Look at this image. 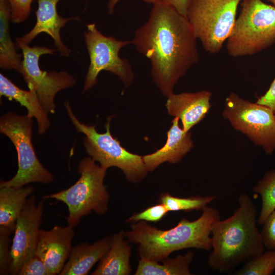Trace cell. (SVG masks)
<instances>
[{"mask_svg": "<svg viewBox=\"0 0 275 275\" xmlns=\"http://www.w3.org/2000/svg\"><path fill=\"white\" fill-rule=\"evenodd\" d=\"M197 38L186 16L162 0H157L147 21L131 41L148 58L153 82L168 97L174 87L199 60Z\"/></svg>", "mask_w": 275, "mask_h": 275, "instance_id": "cell-1", "label": "cell"}, {"mask_svg": "<svg viewBox=\"0 0 275 275\" xmlns=\"http://www.w3.org/2000/svg\"><path fill=\"white\" fill-rule=\"evenodd\" d=\"M243 1L191 0L186 18L206 51H220L232 31L238 6Z\"/></svg>", "mask_w": 275, "mask_h": 275, "instance_id": "cell-8", "label": "cell"}, {"mask_svg": "<svg viewBox=\"0 0 275 275\" xmlns=\"http://www.w3.org/2000/svg\"><path fill=\"white\" fill-rule=\"evenodd\" d=\"M223 117L268 154L275 151V114L269 107L251 102L232 92L226 98Z\"/></svg>", "mask_w": 275, "mask_h": 275, "instance_id": "cell-10", "label": "cell"}, {"mask_svg": "<svg viewBox=\"0 0 275 275\" xmlns=\"http://www.w3.org/2000/svg\"><path fill=\"white\" fill-rule=\"evenodd\" d=\"M11 8L9 0H0V67L21 73L22 60L13 42L9 30Z\"/></svg>", "mask_w": 275, "mask_h": 275, "instance_id": "cell-21", "label": "cell"}, {"mask_svg": "<svg viewBox=\"0 0 275 275\" xmlns=\"http://www.w3.org/2000/svg\"><path fill=\"white\" fill-rule=\"evenodd\" d=\"M215 199L214 195L182 198L173 196L169 193H164L160 196L158 201L165 205L169 212L180 210L189 211L202 210Z\"/></svg>", "mask_w": 275, "mask_h": 275, "instance_id": "cell-24", "label": "cell"}, {"mask_svg": "<svg viewBox=\"0 0 275 275\" xmlns=\"http://www.w3.org/2000/svg\"><path fill=\"white\" fill-rule=\"evenodd\" d=\"M275 270V250L263 252L246 262L236 275H270Z\"/></svg>", "mask_w": 275, "mask_h": 275, "instance_id": "cell-25", "label": "cell"}, {"mask_svg": "<svg viewBox=\"0 0 275 275\" xmlns=\"http://www.w3.org/2000/svg\"><path fill=\"white\" fill-rule=\"evenodd\" d=\"M275 42V7L262 0H244L227 39L231 57L251 56Z\"/></svg>", "mask_w": 275, "mask_h": 275, "instance_id": "cell-5", "label": "cell"}, {"mask_svg": "<svg viewBox=\"0 0 275 275\" xmlns=\"http://www.w3.org/2000/svg\"><path fill=\"white\" fill-rule=\"evenodd\" d=\"M174 7L177 11L186 17L187 9L191 0H162Z\"/></svg>", "mask_w": 275, "mask_h": 275, "instance_id": "cell-32", "label": "cell"}, {"mask_svg": "<svg viewBox=\"0 0 275 275\" xmlns=\"http://www.w3.org/2000/svg\"><path fill=\"white\" fill-rule=\"evenodd\" d=\"M238 204L232 215L216 221L211 230L212 251L207 263L219 272H229L264 252L253 200L243 194L239 197Z\"/></svg>", "mask_w": 275, "mask_h": 275, "instance_id": "cell-2", "label": "cell"}, {"mask_svg": "<svg viewBox=\"0 0 275 275\" xmlns=\"http://www.w3.org/2000/svg\"><path fill=\"white\" fill-rule=\"evenodd\" d=\"M120 0H108L107 9L109 14H113L116 5ZM148 3L154 4L157 0H141Z\"/></svg>", "mask_w": 275, "mask_h": 275, "instance_id": "cell-33", "label": "cell"}, {"mask_svg": "<svg viewBox=\"0 0 275 275\" xmlns=\"http://www.w3.org/2000/svg\"><path fill=\"white\" fill-rule=\"evenodd\" d=\"M121 230L112 236L109 249L100 260L92 275H128L131 272V247Z\"/></svg>", "mask_w": 275, "mask_h": 275, "instance_id": "cell-18", "label": "cell"}, {"mask_svg": "<svg viewBox=\"0 0 275 275\" xmlns=\"http://www.w3.org/2000/svg\"><path fill=\"white\" fill-rule=\"evenodd\" d=\"M32 118L7 113L0 119V132L13 143L17 154L18 170L7 181L1 180L0 187H21L34 182L47 184L53 180V175L38 159L32 144Z\"/></svg>", "mask_w": 275, "mask_h": 275, "instance_id": "cell-7", "label": "cell"}, {"mask_svg": "<svg viewBox=\"0 0 275 275\" xmlns=\"http://www.w3.org/2000/svg\"><path fill=\"white\" fill-rule=\"evenodd\" d=\"M219 219V211L206 206L195 221L182 219L176 226L167 230L141 221L131 225L125 236L129 242L138 244L140 258L160 262L176 251L189 248L211 250V230Z\"/></svg>", "mask_w": 275, "mask_h": 275, "instance_id": "cell-3", "label": "cell"}, {"mask_svg": "<svg viewBox=\"0 0 275 275\" xmlns=\"http://www.w3.org/2000/svg\"><path fill=\"white\" fill-rule=\"evenodd\" d=\"M67 115L76 130L85 134L83 143L87 153L100 166L105 169L117 167L121 169L127 180L136 183L144 179L148 172L143 156L131 153L122 146L117 138L110 132V121L107 118L105 125L106 131L99 133L95 126L81 123L74 114L68 101L64 103Z\"/></svg>", "mask_w": 275, "mask_h": 275, "instance_id": "cell-6", "label": "cell"}, {"mask_svg": "<svg viewBox=\"0 0 275 275\" xmlns=\"http://www.w3.org/2000/svg\"><path fill=\"white\" fill-rule=\"evenodd\" d=\"M211 93L207 90L197 92L172 93L167 98L166 107L169 114L178 118L186 132L205 117L210 107Z\"/></svg>", "mask_w": 275, "mask_h": 275, "instance_id": "cell-15", "label": "cell"}, {"mask_svg": "<svg viewBox=\"0 0 275 275\" xmlns=\"http://www.w3.org/2000/svg\"><path fill=\"white\" fill-rule=\"evenodd\" d=\"M60 0H37L38 8L36 11L37 21L33 28L23 36L16 38V43L29 45L39 34L45 33L53 40L57 50L62 56L67 57L71 52L63 42L61 29L69 21H80L78 17L64 18L57 12V5Z\"/></svg>", "mask_w": 275, "mask_h": 275, "instance_id": "cell-14", "label": "cell"}, {"mask_svg": "<svg viewBox=\"0 0 275 275\" xmlns=\"http://www.w3.org/2000/svg\"><path fill=\"white\" fill-rule=\"evenodd\" d=\"M168 131L167 140L164 145L156 152L143 156L148 172L153 171L164 162L176 163L180 162L194 146L191 133L179 125V119L174 118Z\"/></svg>", "mask_w": 275, "mask_h": 275, "instance_id": "cell-16", "label": "cell"}, {"mask_svg": "<svg viewBox=\"0 0 275 275\" xmlns=\"http://www.w3.org/2000/svg\"><path fill=\"white\" fill-rule=\"evenodd\" d=\"M87 29L84 37L90 65L82 93L96 84L98 75L103 70L118 76L125 87L129 86L134 79V73L129 60L121 58L119 52L123 47L131 44V41L106 36L98 31L94 23L87 24Z\"/></svg>", "mask_w": 275, "mask_h": 275, "instance_id": "cell-9", "label": "cell"}, {"mask_svg": "<svg viewBox=\"0 0 275 275\" xmlns=\"http://www.w3.org/2000/svg\"><path fill=\"white\" fill-rule=\"evenodd\" d=\"M256 103L270 108L275 114V79L267 91L258 99Z\"/></svg>", "mask_w": 275, "mask_h": 275, "instance_id": "cell-31", "label": "cell"}, {"mask_svg": "<svg viewBox=\"0 0 275 275\" xmlns=\"http://www.w3.org/2000/svg\"><path fill=\"white\" fill-rule=\"evenodd\" d=\"M269 1L272 2L274 4V5H275V0H269Z\"/></svg>", "mask_w": 275, "mask_h": 275, "instance_id": "cell-34", "label": "cell"}, {"mask_svg": "<svg viewBox=\"0 0 275 275\" xmlns=\"http://www.w3.org/2000/svg\"><path fill=\"white\" fill-rule=\"evenodd\" d=\"M73 227L56 226L50 230L40 229L36 254L43 261L51 275L62 271L72 249Z\"/></svg>", "mask_w": 275, "mask_h": 275, "instance_id": "cell-13", "label": "cell"}, {"mask_svg": "<svg viewBox=\"0 0 275 275\" xmlns=\"http://www.w3.org/2000/svg\"><path fill=\"white\" fill-rule=\"evenodd\" d=\"M260 233L264 247L275 250V209L264 223Z\"/></svg>", "mask_w": 275, "mask_h": 275, "instance_id": "cell-30", "label": "cell"}, {"mask_svg": "<svg viewBox=\"0 0 275 275\" xmlns=\"http://www.w3.org/2000/svg\"><path fill=\"white\" fill-rule=\"evenodd\" d=\"M18 275H51L43 261L35 254L23 263Z\"/></svg>", "mask_w": 275, "mask_h": 275, "instance_id": "cell-29", "label": "cell"}, {"mask_svg": "<svg viewBox=\"0 0 275 275\" xmlns=\"http://www.w3.org/2000/svg\"><path fill=\"white\" fill-rule=\"evenodd\" d=\"M34 190L31 185L0 187V227L14 232L17 219Z\"/></svg>", "mask_w": 275, "mask_h": 275, "instance_id": "cell-20", "label": "cell"}, {"mask_svg": "<svg viewBox=\"0 0 275 275\" xmlns=\"http://www.w3.org/2000/svg\"><path fill=\"white\" fill-rule=\"evenodd\" d=\"M44 200L36 202L34 195L27 199L18 216L12 241L10 274H18L23 263L36 254Z\"/></svg>", "mask_w": 275, "mask_h": 275, "instance_id": "cell-12", "label": "cell"}, {"mask_svg": "<svg viewBox=\"0 0 275 275\" xmlns=\"http://www.w3.org/2000/svg\"><path fill=\"white\" fill-rule=\"evenodd\" d=\"M0 95L1 97L5 96L10 100L16 101L26 108L27 115L35 118L37 122L39 134H43L50 127L48 114L42 106L35 90H22L1 73Z\"/></svg>", "mask_w": 275, "mask_h": 275, "instance_id": "cell-19", "label": "cell"}, {"mask_svg": "<svg viewBox=\"0 0 275 275\" xmlns=\"http://www.w3.org/2000/svg\"><path fill=\"white\" fill-rule=\"evenodd\" d=\"M112 236H106L92 243H81L72 248L68 261L60 275H86L107 252Z\"/></svg>", "mask_w": 275, "mask_h": 275, "instance_id": "cell-17", "label": "cell"}, {"mask_svg": "<svg viewBox=\"0 0 275 275\" xmlns=\"http://www.w3.org/2000/svg\"><path fill=\"white\" fill-rule=\"evenodd\" d=\"M33 0H9L11 8V21L19 23L25 20L31 11Z\"/></svg>", "mask_w": 275, "mask_h": 275, "instance_id": "cell-28", "label": "cell"}, {"mask_svg": "<svg viewBox=\"0 0 275 275\" xmlns=\"http://www.w3.org/2000/svg\"><path fill=\"white\" fill-rule=\"evenodd\" d=\"M12 232L0 227V274H10L12 241L10 235Z\"/></svg>", "mask_w": 275, "mask_h": 275, "instance_id": "cell-26", "label": "cell"}, {"mask_svg": "<svg viewBox=\"0 0 275 275\" xmlns=\"http://www.w3.org/2000/svg\"><path fill=\"white\" fill-rule=\"evenodd\" d=\"M262 199V206L258 223L263 225L270 214L275 209V170L266 172L253 189Z\"/></svg>", "mask_w": 275, "mask_h": 275, "instance_id": "cell-23", "label": "cell"}, {"mask_svg": "<svg viewBox=\"0 0 275 275\" xmlns=\"http://www.w3.org/2000/svg\"><path fill=\"white\" fill-rule=\"evenodd\" d=\"M169 212L162 203L149 207L144 211L132 214L128 219L129 222H157L161 219Z\"/></svg>", "mask_w": 275, "mask_h": 275, "instance_id": "cell-27", "label": "cell"}, {"mask_svg": "<svg viewBox=\"0 0 275 275\" xmlns=\"http://www.w3.org/2000/svg\"><path fill=\"white\" fill-rule=\"evenodd\" d=\"M194 254L188 251L184 255L167 258L159 262L140 258L135 275H190L189 264Z\"/></svg>", "mask_w": 275, "mask_h": 275, "instance_id": "cell-22", "label": "cell"}, {"mask_svg": "<svg viewBox=\"0 0 275 275\" xmlns=\"http://www.w3.org/2000/svg\"><path fill=\"white\" fill-rule=\"evenodd\" d=\"M106 170L96 164L90 156L85 157L78 164L80 177L73 185L66 189L43 196L42 198L53 199L65 203L69 212L68 225L76 227L81 218L92 211L99 215L107 211L109 195L104 185Z\"/></svg>", "mask_w": 275, "mask_h": 275, "instance_id": "cell-4", "label": "cell"}, {"mask_svg": "<svg viewBox=\"0 0 275 275\" xmlns=\"http://www.w3.org/2000/svg\"><path fill=\"white\" fill-rule=\"evenodd\" d=\"M22 52V70L21 73L29 89L35 90L39 100L47 114L55 113L54 97L57 93L73 86L74 76L66 71H46L39 66L40 57L53 54L55 49L44 46L16 43Z\"/></svg>", "mask_w": 275, "mask_h": 275, "instance_id": "cell-11", "label": "cell"}]
</instances>
